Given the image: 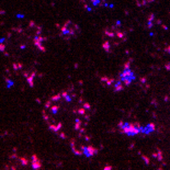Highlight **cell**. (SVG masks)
<instances>
[{"label": "cell", "instance_id": "ba28073f", "mask_svg": "<svg viewBox=\"0 0 170 170\" xmlns=\"http://www.w3.org/2000/svg\"><path fill=\"white\" fill-rule=\"evenodd\" d=\"M106 0H91V2L93 6H102L106 3Z\"/></svg>", "mask_w": 170, "mask_h": 170}, {"label": "cell", "instance_id": "6da1fadb", "mask_svg": "<svg viewBox=\"0 0 170 170\" xmlns=\"http://www.w3.org/2000/svg\"><path fill=\"white\" fill-rule=\"evenodd\" d=\"M103 37H104L103 48L106 52H109V50H113L114 47H116L117 45H120L121 43H123L126 40V33L120 27L112 25L104 31Z\"/></svg>", "mask_w": 170, "mask_h": 170}, {"label": "cell", "instance_id": "8992f818", "mask_svg": "<svg viewBox=\"0 0 170 170\" xmlns=\"http://www.w3.org/2000/svg\"><path fill=\"white\" fill-rule=\"evenodd\" d=\"M32 168H33L34 170H38L40 168H41V163H40V160L37 159V157H36V155H33L32 156Z\"/></svg>", "mask_w": 170, "mask_h": 170}, {"label": "cell", "instance_id": "30bf717a", "mask_svg": "<svg viewBox=\"0 0 170 170\" xmlns=\"http://www.w3.org/2000/svg\"><path fill=\"white\" fill-rule=\"evenodd\" d=\"M104 170H111V167H106V168H104Z\"/></svg>", "mask_w": 170, "mask_h": 170}, {"label": "cell", "instance_id": "9c48e42d", "mask_svg": "<svg viewBox=\"0 0 170 170\" xmlns=\"http://www.w3.org/2000/svg\"><path fill=\"white\" fill-rule=\"evenodd\" d=\"M20 161H21V163H22V165H23V166L28 165V161L25 160V159H24V158H20Z\"/></svg>", "mask_w": 170, "mask_h": 170}, {"label": "cell", "instance_id": "3957f363", "mask_svg": "<svg viewBox=\"0 0 170 170\" xmlns=\"http://www.w3.org/2000/svg\"><path fill=\"white\" fill-rule=\"evenodd\" d=\"M79 32H80L79 27L71 21H67L64 24V27H63V29H62L63 36H65L66 38L74 37V36H76Z\"/></svg>", "mask_w": 170, "mask_h": 170}, {"label": "cell", "instance_id": "5b68a950", "mask_svg": "<svg viewBox=\"0 0 170 170\" xmlns=\"http://www.w3.org/2000/svg\"><path fill=\"white\" fill-rule=\"evenodd\" d=\"M97 153H98V149L93 148V147H91V146H86L85 151H84V155H86L87 157H92V156L96 155Z\"/></svg>", "mask_w": 170, "mask_h": 170}, {"label": "cell", "instance_id": "7a4b0ae2", "mask_svg": "<svg viewBox=\"0 0 170 170\" xmlns=\"http://www.w3.org/2000/svg\"><path fill=\"white\" fill-rule=\"evenodd\" d=\"M135 79V74L129 67H125V69L120 74V78L114 82V90L120 91L124 87L132 84V81Z\"/></svg>", "mask_w": 170, "mask_h": 170}, {"label": "cell", "instance_id": "277c9868", "mask_svg": "<svg viewBox=\"0 0 170 170\" xmlns=\"http://www.w3.org/2000/svg\"><path fill=\"white\" fill-rule=\"evenodd\" d=\"M71 148H72V151H74L76 155H82L84 151H85L86 146H84L82 144H80V143H78L77 141L72 139V141H71Z\"/></svg>", "mask_w": 170, "mask_h": 170}, {"label": "cell", "instance_id": "52a82bcc", "mask_svg": "<svg viewBox=\"0 0 170 170\" xmlns=\"http://www.w3.org/2000/svg\"><path fill=\"white\" fill-rule=\"evenodd\" d=\"M154 128H155L154 124H148L146 127H142L141 132H144V133H146V134H148V133H151V132H153Z\"/></svg>", "mask_w": 170, "mask_h": 170}]
</instances>
